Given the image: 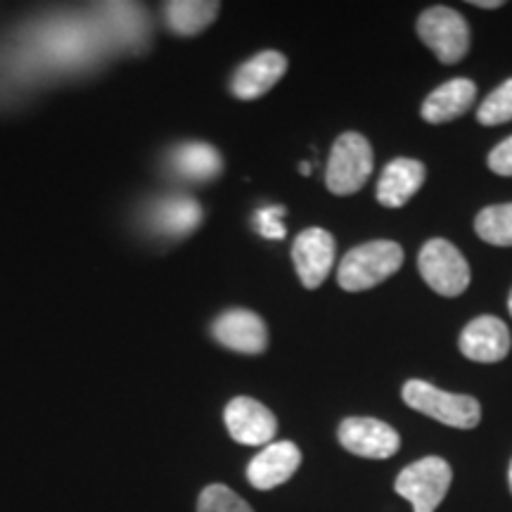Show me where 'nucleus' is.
<instances>
[{"mask_svg": "<svg viewBox=\"0 0 512 512\" xmlns=\"http://www.w3.org/2000/svg\"><path fill=\"white\" fill-rule=\"evenodd\" d=\"M403 266V247L392 240H373L354 247L337 268V283L347 292H363L384 283Z\"/></svg>", "mask_w": 512, "mask_h": 512, "instance_id": "f257e3e1", "label": "nucleus"}, {"mask_svg": "<svg viewBox=\"0 0 512 512\" xmlns=\"http://www.w3.org/2000/svg\"><path fill=\"white\" fill-rule=\"evenodd\" d=\"M401 396L408 408L456 430H475L482 420V406L475 396L444 392L425 380H408Z\"/></svg>", "mask_w": 512, "mask_h": 512, "instance_id": "f03ea898", "label": "nucleus"}, {"mask_svg": "<svg viewBox=\"0 0 512 512\" xmlns=\"http://www.w3.org/2000/svg\"><path fill=\"white\" fill-rule=\"evenodd\" d=\"M373 166V147L368 138L356 131H347L332 145L328 169H325V185L335 195H354L368 183Z\"/></svg>", "mask_w": 512, "mask_h": 512, "instance_id": "7ed1b4c3", "label": "nucleus"}, {"mask_svg": "<svg viewBox=\"0 0 512 512\" xmlns=\"http://www.w3.org/2000/svg\"><path fill=\"white\" fill-rule=\"evenodd\" d=\"M453 482V470L444 458L427 456L403 467L394 491L413 505V512H434L444 501Z\"/></svg>", "mask_w": 512, "mask_h": 512, "instance_id": "20e7f679", "label": "nucleus"}, {"mask_svg": "<svg viewBox=\"0 0 512 512\" xmlns=\"http://www.w3.org/2000/svg\"><path fill=\"white\" fill-rule=\"evenodd\" d=\"M415 29L422 43L444 64L460 62L470 50V27L458 10L444 8V5L427 8L418 17Z\"/></svg>", "mask_w": 512, "mask_h": 512, "instance_id": "39448f33", "label": "nucleus"}, {"mask_svg": "<svg viewBox=\"0 0 512 512\" xmlns=\"http://www.w3.org/2000/svg\"><path fill=\"white\" fill-rule=\"evenodd\" d=\"M418 268L425 283L441 297H458L470 285V266L465 256L444 238H434L422 245Z\"/></svg>", "mask_w": 512, "mask_h": 512, "instance_id": "423d86ee", "label": "nucleus"}, {"mask_svg": "<svg viewBox=\"0 0 512 512\" xmlns=\"http://www.w3.org/2000/svg\"><path fill=\"white\" fill-rule=\"evenodd\" d=\"M339 444L349 453L370 460H384L399 453L401 437L387 422L375 418H347L337 430Z\"/></svg>", "mask_w": 512, "mask_h": 512, "instance_id": "0eeeda50", "label": "nucleus"}, {"mask_svg": "<svg viewBox=\"0 0 512 512\" xmlns=\"http://www.w3.org/2000/svg\"><path fill=\"white\" fill-rule=\"evenodd\" d=\"M292 261L306 290H316L335 264V238L323 228L302 230L292 245Z\"/></svg>", "mask_w": 512, "mask_h": 512, "instance_id": "6e6552de", "label": "nucleus"}, {"mask_svg": "<svg viewBox=\"0 0 512 512\" xmlns=\"http://www.w3.org/2000/svg\"><path fill=\"white\" fill-rule=\"evenodd\" d=\"M228 434L242 446H268L278 432V420L264 403L249 396H235L223 411Z\"/></svg>", "mask_w": 512, "mask_h": 512, "instance_id": "1a4fd4ad", "label": "nucleus"}, {"mask_svg": "<svg viewBox=\"0 0 512 512\" xmlns=\"http://www.w3.org/2000/svg\"><path fill=\"white\" fill-rule=\"evenodd\" d=\"M211 335L221 347L238 354H264L268 347V330L266 323L256 316L254 311L233 309L221 313L219 318L211 323Z\"/></svg>", "mask_w": 512, "mask_h": 512, "instance_id": "9d476101", "label": "nucleus"}, {"mask_svg": "<svg viewBox=\"0 0 512 512\" xmlns=\"http://www.w3.org/2000/svg\"><path fill=\"white\" fill-rule=\"evenodd\" d=\"M460 351L477 363H498L510 354L512 339L508 325L496 316H479L460 332Z\"/></svg>", "mask_w": 512, "mask_h": 512, "instance_id": "9b49d317", "label": "nucleus"}, {"mask_svg": "<svg viewBox=\"0 0 512 512\" xmlns=\"http://www.w3.org/2000/svg\"><path fill=\"white\" fill-rule=\"evenodd\" d=\"M302 465V451L292 441H271L247 465V482L259 491L285 484Z\"/></svg>", "mask_w": 512, "mask_h": 512, "instance_id": "f8f14e48", "label": "nucleus"}, {"mask_svg": "<svg viewBox=\"0 0 512 512\" xmlns=\"http://www.w3.org/2000/svg\"><path fill=\"white\" fill-rule=\"evenodd\" d=\"M287 72V57L278 50H264L247 60L230 79V91L240 100H256L266 95Z\"/></svg>", "mask_w": 512, "mask_h": 512, "instance_id": "ddd939ff", "label": "nucleus"}, {"mask_svg": "<svg viewBox=\"0 0 512 512\" xmlns=\"http://www.w3.org/2000/svg\"><path fill=\"white\" fill-rule=\"evenodd\" d=\"M425 176V166L418 159H392L384 166L380 181H377V202L387 209L403 207L422 188Z\"/></svg>", "mask_w": 512, "mask_h": 512, "instance_id": "4468645a", "label": "nucleus"}, {"mask_svg": "<svg viewBox=\"0 0 512 512\" xmlns=\"http://www.w3.org/2000/svg\"><path fill=\"white\" fill-rule=\"evenodd\" d=\"M477 98V86L470 79H451L441 83L437 91L427 95V100L422 102V119L427 124H446L463 114L475 105Z\"/></svg>", "mask_w": 512, "mask_h": 512, "instance_id": "2eb2a0df", "label": "nucleus"}, {"mask_svg": "<svg viewBox=\"0 0 512 512\" xmlns=\"http://www.w3.org/2000/svg\"><path fill=\"white\" fill-rule=\"evenodd\" d=\"M169 166L178 176L192 183H207L221 176L223 159L209 143H183L171 150Z\"/></svg>", "mask_w": 512, "mask_h": 512, "instance_id": "dca6fc26", "label": "nucleus"}, {"mask_svg": "<svg viewBox=\"0 0 512 512\" xmlns=\"http://www.w3.org/2000/svg\"><path fill=\"white\" fill-rule=\"evenodd\" d=\"M166 24L178 36H197L214 22L221 5L216 0H174L166 5Z\"/></svg>", "mask_w": 512, "mask_h": 512, "instance_id": "f3484780", "label": "nucleus"}, {"mask_svg": "<svg viewBox=\"0 0 512 512\" xmlns=\"http://www.w3.org/2000/svg\"><path fill=\"white\" fill-rule=\"evenodd\" d=\"M152 223L171 238H183L202 223V207L192 197H169L152 211Z\"/></svg>", "mask_w": 512, "mask_h": 512, "instance_id": "a211bd4d", "label": "nucleus"}, {"mask_svg": "<svg viewBox=\"0 0 512 512\" xmlns=\"http://www.w3.org/2000/svg\"><path fill=\"white\" fill-rule=\"evenodd\" d=\"M475 230L484 242L496 247H512V202L491 204L475 219Z\"/></svg>", "mask_w": 512, "mask_h": 512, "instance_id": "6ab92c4d", "label": "nucleus"}, {"mask_svg": "<svg viewBox=\"0 0 512 512\" xmlns=\"http://www.w3.org/2000/svg\"><path fill=\"white\" fill-rule=\"evenodd\" d=\"M477 121L482 126H501L512 121V79L503 81L477 110Z\"/></svg>", "mask_w": 512, "mask_h": 512, "instance_id": "aec40b11", "label": "nucleus"}, {"mask_svg": "<svg viewBox=\"0 0 512 512\" xmlns=\"http://www.w3.org/2000/svg\"><path fill=\"white\" fill-rule=\"evenodd\" d=\"M197 512H254L247 501L228 489L226 484L204 486L197 498Z\"/></svg>", "mask_w": 512, "mask_h": 512, "instance_id": "412c9836", "label": "nucleus"}, {"mask_svg": "<svg viewBox=\"0 0 512 512\" xmlns=\"http://www.w3.org/2000/svg\"><path fill=\"white\" fill-rule=\"evenodd\" d=\"M285 207L283 204H271V207H264L259 209L254 214V228L256 233L261 235V238H268V240H283L287 228H285Z\"/></svg>", "mask_w": 512, "mask_h": 512, "instance_id": "4be33fe9", "label": "nucleus"}, {"mask_svg": "<svg viewBox=\"0 0 512 512\" xmlns=\"http://www.w3.org/2000/svg\"><path fill=\"white\" fill-rule=\"evenodd\" d=\"M489 169L498 176L512 178V136L505 138L503 143H498L494 150L489 152V159H486Z\"/></svg>", "mask_w": 512, "mask_h": 512, "instance_id": "5701e85b", "label": "nucleus"}, {"mask_svg": "<svg viewBox=\"0 0 512 512\" xmlns=\"http://www.w3.org/2000/svg\"><path fill=\"white\" fill-rule=\"evenodd\" d=\"M475 8H484V10H496V8H503V0H470Z\"/></svg>", "mask_w": 512, "mask_h": 512, "instance_id": "b1692460", "label": "nucleus"}, {"mask_svg": "<svg viewBox=\"0 0 512 512\" xmlns=\"http://www.w3.org/2000/svg\"><path fill=\"white\" fill-rule=\"evenodd\" d=\"M299 171H302L304 176H309L311 174V166L309 164H299Z\"/></svg>", "mask_w": 512, "mask_h": 512, "instance_id": "393cba45", "label": "nucleus"}, {"mask_svg": "<svg viewBox=\"0 0 512 512\" xmlns=\"http://www.w3.org/2000/svg\"><path fill=\"white\" fill-rule=\"evenodd\" d=\"M508 486H510V494H512V460H510V467H508Z\"/></svg>", "mask_w": 512, "mask_h": 512, "instance_id": "a878e982", "label": "nucleus"}, {"mask_svg": "<svg viewBox=\"0 0 512 512\" xmlns=\"http://www.w3.org/2000/svg\"><path fill=\"white\" fill-rule=\"evenodd\" d=\"M508 309H510V313H512V292H510V297H508Z\"/></svg>", "mask_w": 512, "mask_h": 512, "instance_id": "bb28decb", "label": "nucleus"}]
</instances>
